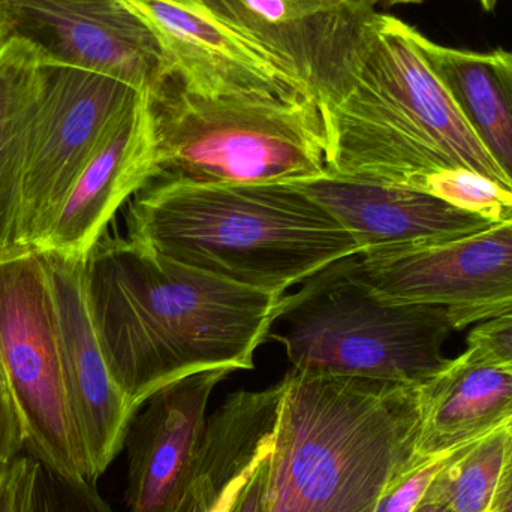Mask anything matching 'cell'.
Returning <instances> with one entry per match:
<instances>
[{
	"label": "cell",
	"mask_w": 512,
	"mask_h": 512,
	"mask_svg": "<svg viewBox=\"0 0 512 512\" xmlns=\"http://www.w3.org/2000/svg\"><path fill=\"white\" fill-rule=\"evenodd\" d=\"M268 339L292 369L421 385L447 366L454 330L444 307L381 300L352 280L342 262L283 297Z\"/></svg>",
	"instance_id": "cell-6"
},
{
	"label": "cell",
	"mask_w": 512,
	"mask_h": 512,
	"mask_svg": "<svg viewBox=\"0 0 512 512\" xmlns=\"http://www.w3.org/2000/svg\"><path fill=\"white\" fill-rule=\"evenodd\" d=\"M468 343L484 346L512 366V313L478 325L469 334Z\"/></svg>",
	"instance_id": "cell-25"
},
{
	"label": "cell",
	"mask_w": 512,
	"mask_h": 512,
	"mask_svg": "<svg viewBox=\"0 0 512 512\" xmlns=\"http://www.w3.org/2000/svg\"><path fill=\"white\" fill-rule=\"evenodd\" d=\"M56 310L66 399L90 477L98 480L125 447L134 412L111 375L86 294L84 259L38 251Z\"/></svg>",
	"instance_id": "cell-12"
},
{
	"label": "cell",
	"mask_w": 512,
	"mask_h": 512,
	"mask_svg": "<svg viewBox=\"0 0 512 512\" xmlns=\"http://www.w3.org/2000/svg\"><path fill=\"white\" fill-rule=\"evenodd\" d=\"M128 239L270 294L360 254L348 231L295 183L146 186L129 206Z\"/></svg>",
	"instance_id": "cell-3"
},
{
	"label": "cell",
	"mask_w": 512,
	"mask_h": 512,
	"mask_svg": "<svg viewBox=\"0 0 512 512\" xmlns=\"http://www.w3.org/2000/svg\"><path fill=\"white\" fill-rule=\"evenodd\" d=\"M501 2V0H478V3H480L481 8L484 9V11H495L496 6H498V3Z\"/></svg>",
	"instance_id": "cell-31"
},
{
	"label": "cell",
	"mask_w": 512,
	"mask_h": 512,
	"mask_svg": "<svg viewBox=\"0 0 512 512\" xmlns=\"http://www.w3.org/2000/svg\"><path fill=\"white\" fill-rule=\"evenodd\" d=\"M412 512H453L450 508L445 507V505L438 504V502H429V501H421V504L418 505Z\"/></svg>",
	"instance_id": "cell-29"
},
{
	"label": "cell",
	"mask_w": 512,
	"mask_h": 512,
	"mask_svg": "<svg viewBox=\"0 0 512 512\" xmlns=\"http://www.w3.org/2000/svg\"><path fill=\"white\" fill-rule=\"evenodd\" d=\"M84 276L105 360L134 414L183 376L254 369L286 295L228 282L107 233L84 259Z\"/></svg>",
	"instance_id": "cell-1"
},
{
	"label": "cell",
	"mask_w": 512,
	"mask_h": 512,
	"mask_svg": "<svg viewBox=\"0 0 512 512\" xmlns=\"http://www.w3.org/2000/svg\"><path fill=\"white\" fill-rule=\"evenodd\" d=\"M342 267L381 300L444 307L462 330L512 313V219L444 245L351 256Z\"/></svg>",
	"instance_id": "cell-9"
},
{
	"label": "cell",
	"mask_w": 512,
	"mask_h": 512,
	"mask_svg": "<svg viewBox=\"0 0 512 512\" xmlns=\"http://www.w3.org/2000/svg\"><path fill=\"white\" fill-rule=\"evenodd\" d=\"M174 512H194V502H192L191 493L186 492L185 498L180 502L179 507Z\"/></svg>",
	"instance_id": "cell-30"
},
{
	"label": "cell",
	"mask_w": 512,
	"mask_h": 512,
	"mask_svg": "<svg viewBox=\"0 0 512 512\" xmlns=\"http://www.w3.org/2000/svg\"><path fill=\"white\" fill-rule=\"evenodd\" d=\"M29 512H114L96 481L59 474L38 462Z\"/></svg>",
	"instance_id": "cell-21"
},
{
	"label": "cell",
	"mask_w": 512,
	"mask_h": 512,
	"mask_svg": "<svg viewBox=\"0 0 512 512\" xmlns=\"http://www.w3.org/2000/svg\"><path fill=\"white\" fill-rule=\"evenodd\" d=\"M420 42L463 119L512 188V51L447 47L423 33Z\"/></svg>",
	"instance_id": "cell-18"
},
{
	"label": "cell",
	"mask_w": 512,
	"mask_h": 512,
	"mask_svg": "<svg viewBox=\"0 0 512 512\" xmlns=\"http://www.w3.org/2000/svg\"><path fill=\"white\" fill-rule=\"evenodd\" d=\"M216 367L176 379L152 394L129 423L128 512H174L188 492L215 388L233 373Z\"/></svg>",
	"instance_id": "cell-13"
},
{
	"label": "cell",
	"mask_w": 512,
	"mask_h": 512,
	"mask_svg": "<svg viewBox=\"0 0 512 512\" xmlns=\"http://www.w3.org/2000/svg\"><path fill=\"white\" fill-rule=\"evenodd\" d=\"M140 93L101 72L42 63L21 185L18 248H38L81 171Z\"/></svg>",
	"instance_id": "cell-8"
},
{
	"label": "cell",
	"mask_w": 512,
	"mask_h": 512,
	"mask_svg": "<svg viewBox=\"0 0 512 512\" xmlns=\"http://www.w3.org/2000/svg\"><path fill=\"white\" fill-rule=\"evenodd\" d=\"M306 87L321 108L336 101L364 18L340 0H189Z\"/></svg>",
	"instance_id": "cell-11"
},
{
	"label": "cell",
	"mask_w": 512,
	"mask_h": 512,
	"mask_svg": "<svg viewBox=\"0 0 512 512\" xmlns=\"http://www.w3.org/2000/svg\"><path fill=\"white\" fill-rule=\"evenodd\" d=\"M38 460L17 457L0 475V512H29Z\"/></svg>",
	"instance_id": "cell-24"
},
{
	"label": "cell",
	"mask_w": 512,
	"mask_h": 512,
	"mask_svg": "<svg viewBox=\"0 0 512 512\" xmlns=\"http://www.w3.org/2000/svg\"><path fill=\"white\" fill-rule=\"evenodd\" d=\"M144 93L153 138L146 186L298 183L328 174L324 114L313 96L201 89L174 68Z\"/></svg>",
	"instance_id": "cell-5"
},
{
	"label": "cell",
	"mask_w": 512,
	"mask_h": 512,
	"mask_svg": "<svg viewBox=\"0 0 512 512\" xmlns=\"http://www.w3.org/2000/svg\"><path fill=\"white\" fill-rule=\"evenodd\" d=\"M8 468V465H5V463H0V475L3 474V471Z\"/></svg>",
	"instance_id": "cell-32"
},
{
	"label": "cell",
	"mask_w": 512,
	"mask_h": 512,
	"mask_svg": "<svg viewBox=\"0 0 512 512\" xmlns=\"http://www.w3.org/2000/svg\"><path fill=\"white\" fill-rule=\"evenodd\" d=\"M295 185L348 231L358 255L444 245L496 225L478 213L403 186L331 174Z\"/></svg>",
	"instance_id": "cell-14"
},
{
	"label": "cell",
	"mask_w": 512,
	"mask_h": 512,
	"mask_svg": "<svg viewBox=\"0 0 512 512\" xmlns=\"http://www.w3.org/2000/svg\"><path fill=\"white\" fill-rule=\"evenodd\" d=\"M41 59L18 39L0 42V254L17 246L27 143L41 90Z\"/></svg>",
	"instance_id": "cell-19"
},
{
	"label": "cell",
	"mask_w": 512,
	"mask_h": 512,
	"mask_svg": "<svg viewBox=\"0 0 512 512\" xmlns=\"http://www.w3.org/2000/svg\"><path fill=\"white\" fill-rule=\"evenodd\" d=\"M0 363L32 457L59 474L92 480L66 399L53 294L35 249L0 254Z\"/></svg>",
	"instance_id": "cell-7"
},
{
	"label": "cell",
	"mask_w": 512,
	"mask_h": 512,
	"mask_svg": "<svg viewBox=\"0 0 512 512\" xmlns=\"http://www.w3.org/2000/svg\"><path fill=\"white\" fill-rule=\"evenodd\" d=\"M262 512H375L408 472L421 385L286 373Z\"/></svg>",
	"instance_id": "cell-4"
},
{
	"label": "cell",
	"mask_w": 512,
	"mask_h": 512,
	"mask_svg": "<svg viewBox=\"0 0 512 512\" xmlns=\"http://www.w3.org/2000/svg\"><path fill=\"white\" fill-rule=\"evenodd\" d=\"M18 39L42 63L101 72L147 92L171 60L122 0H0V42Z\"/></svg>",
	"instance_id": "cell-10"
},
{
	"label": "cell",
	"mask_w": 512,
	"mask_h": 512,
	"mask_svg": "<svg viewBox=\"0 0 512 512\" xmlns=\"http://www.w3.org/2000/svg\"><path fill=\"white\" fill-rule=\"evenodd\" d=\"M27 448V430L17 397L0 363V463L14 462Z\"/></svg>",
	"instance_id": "cell-23"
},
{
	"label": "cell",
	"mask_w": 512,
	"mask_h": 512,
	"mask_svg": "<svg viewBox=\"0 0 512 512\" xmlns=\"http://www.w3.org/2000/svg\"><path fill=\"white\" fill-rule=\"evenodd\" d=\"M340 2L346 3V5L355 6V8L363 9H390L394 6H405V5H420L423 0H340Z\"/></svg>",
	"instance_id": "cell-28"
},
{
	"label": "cell",
	"mask_w": 512,
	"mask_h": 512,
	"mask_svg": "<svg viewBox=\"0 0 512 512\" xmlns=\"http://www.w3.org/2000/svg\"><path fill=\"white\" fill-rule=\"evenodd\" d=\"M273 451V450H271ZM271 454V453H270ZM270 454L264 457L255 469L254 475L249 478L246 486L240 493L239 501L233 512H262L264 511L265 489H267L268 462Z\"/></svg>",
	"instance_id": "cell-26"
},
{
	"label": "cell",
	"mask_w": 512,
	"mask_h": 512,
	"mask_svg": "<svg viewBox=\"0 0 512 512\" xmlns=\"http://www.w3.org/2000/svg\"><path fill=\"white\" fill-rule=\"evenodd\" d=\"M511 423L454 451L423 501L438 502L453 512H490L507 459Z\"/></svg>",
	"instance_id": "cell-20"
},
{
	"label": "cell",
	"mask_w": 512,
	"mask_h": 512,
	"mask_svg": "<svg viewBox=\"0 0 512 512\" xmlns=\"http://www.w3.org/2000/svg\"><path fill=\"white\" fill-rule=\"evenodd\" d=\"M451 454L430 460V462L411 469L402 477L397 478L382 496L375 512L414 511L423 501L427 489H429L430 484L435 480L436 475L439 474Z\"/></svg>",
	"instance_id": "cell-22"
},
{
	"label": "cell",
	"mask_w": 512,
	"mask_h": 512,
	"mask_svg": "<svg viewBox=\"0 0 512 512\" xmlns=\"http://www.w3.org/2000/svg\"><path fill=\"white\" fill-rule=\"evenodd\" d=\"M122 2H129V0H122Z\"/></svg>",
	"instance_id": "cell-33"
},
{
	"label": "cell",
	"mask_w": 512,
	"mask_h": 512,
	"mask_svg": "<svg viewBox=\"0 0 512 512\" xmlns=\"http://www.w3.org/2000/svg\"><path fill=\"white\" fill-rule=\"evenodd\" d=\"M512 421V366L468 343L421 385V421L408 471L448 456Z\"/></svg>",
	"instance_id": "cell-17"
},
{
	"label": "cell",
	"mask_w": 512,
	"mask_h": 512,
	"mask_svg": "<svg viewBox=\"0 0 512 512\" xmlns=\"http://www.w3.org/2000/svg\"><path fill=\"white\" fill-rule=\"evenodd\" d=\"M152 170V128L141 92L105 135L35 251L86 259L117 210L147 185Z\"/></svg>",
	"instance_id": "cell-15"
},
{
	"label": "cell",
	"mask_w": 512,
	"mask_h": 512,
	"mask_svg": "<svg viewBox=\"0 0 512 512\" xmlns=\"http://www.w3.org/2000/svg\"><path fill=\"white\" fill-rule=\"evenodd\" d=\"M490 512H512V423L507 459H505L501 480H499L498 490H496Z\"/></svg>",
	"instance_id": "cell-27"
},
{
	"label": "cell",
	"mask_w": 512,
	"mask_h": 512,
	"mask_svg": "<svg viewBox=\"0 0 512 512\" xmlns=\"http://www.w3.org/2000/svg\"><path fill=\"white\" fill-rule=\"evenodd\" d=\"M125 3L152 27L170 57L171 68L192 86L313 96L248 42L194 8L189 0Z\"/></svg>",
	"instance_id": "cell-16"
},
{
	"label": "cell",
	"mask_w": 512,
	"mask_h": 512,
	"mask_svg": "<svg viewBox=\"0 0 512 512\" xmlns=\"http://www.w3.org/2000/svg\"><path fill=\"white\" fill-rule=\"evenodd\" d=\"M421 32L387 12L364 18L348 83L322 108L327 173L427 192L466 170L512 191L421 48Z\"/></svg>",
	"instance_id": "cell-2"
}]
</instances>
